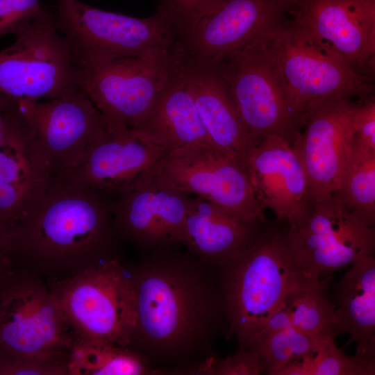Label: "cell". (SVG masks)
Wrapping results in <instances>:
<instances>
[{"instance_id":"6da1fadb","label":"cell","mask_w":375,"mask_h":375,"mask_svg":"<svg viewBox=\"0 0 375 375\" xmlns=\"http://www.w3.org/2000/svg\"><path fill=\"white\" fill-rule=\"evenodd\" d=\"M127 269L135 301L127 347L162 374L212 355L227 328L216 269L174 248L146 252Z\"/></svg>"},{"instance_id":"7a4b0ae2","label":"cell","mask_w":375,"mask_h":375,"mask_svg":"<svg viewBox=\"0 0 375 375\" xmlns=\"http://www.w3.org/2000/svg\"><path fill=\"white\" fill-rule=\"evenodd\" d=\"M111 206L107 195L49 181L2 235L8 267L51 283L120 256Z\"/></svg>"},{"instance_id":"3957f363","label":"cell","mask_w":375,"mask_h":375,"mask_svg":"<svg viewBox=\"0 0 375 375\" xmlns=\"http://www.w3.org/2000/svg\"><path fill=\"white\" fill-rule=\"evenodd\" d=\"M216 271L228 337L244 349L309 275L295 260L286 231L277 223L265 224L248 249Z\"/></svg>"},{"instance_id":"277c9868","label":"cell","mask_w":375,"mask_h":375,"mask_svg":"<svg viewBox=\"0 0 375 375\" xmlns=\"http://www.w3.org/2000/svg\"><path fill=\"white\" fill-rule=\"evenodd\" d=\"M59 32L77 65L121 58L167 61L178 53L180 36L161 14L147 18L102 10L78 0H56Z\"/></svg>"},{"instance_id":"5b68a950","label":"cell","mask_w":375,"mask_h":375,"mask_svg":"<svg viewBox=\"0 0 375 375\" xmlns=\"http://www.w3.org/2000/svg\"><path fill=\"white\" fill-rule=\"evenodd\" d=\"M76 339L44 281L17 268L3 269L0 276V353L67 364Z\"/></svg>"},{"instance_id":"8992f818","label":"cell","mask_w":375,"mask_h":375,"mask_svg":"<svg viewBox=\"0 0 375 375\" xmlns=\"http://www.w3.org/2000/svg\"><path fill=\"white\" fill-rule=\"evenodd\" d=\"M272 38L249 44L215 65L251 144L269 135L281 136L292 144L306 122L292 106Z\"/></svg>"},{"instance_id":"52a82bcc","label":"cell","mask_w":375,"mask_h":375,"mask_svg":"<svg viewBox=\"0 0 375 375\" xmlns=\"http://www.w3.org/2000/svg\"><path fill=\"white\" fill-rule=\"evenodd\" d=\"M47 284L76 338L128 347L135 301L127 265L120 256Z\"/></svg>"},{"instance_id":"ba28073f","label":"cell","mask_w":375,"mask_h":375,"mask_svg":"<svg viewBox=\"0 0 375 375\" xmlns=\"http://www.w3.org/2000/svg\"><path fill=\"white\" fill-rule=\"evenodd\" d=\"M0 50V92L38 101L79 88V69L56 14L46 8Z\"/></svg>"},{"instance_id":"9c48e42d","label":"cell","mask_w":375,"mask_h":375,"mask_svg":"<svg viewBox=\"0 0 375 375\" xmlns=\"http://www.w3.org/2000/svg\"><path fill=\"white\" fill-rule=\"evenodd\" d=\"M286 236L298 264L320 278L375 251V222L333 193L309 197L301 217L288 225Z\"/></svg>"},{"instance_id":"30bf717a","label":"cell","mask_w":375,"mask_h":375,"mask_svg":"<svg viewBox=\"0 0 375 375\" xmlns=\"http://www.w3.org/2000/svg\"><path fill=\"white\" fill-rule=\"evenodd\" d=\"M18 100L36 163L47 182L63 176L108 128L80 88L45 102Z\"/></svg>"},{"instance_id":"8fae6325","label":"cell","mask_w":375,"mask_h":375,"mask_svg":"<svg viewBox=\"0 0 375 375\" xmlns=\"http://www.w3.org/2000/svg\"><path fill=\"white\" fill-rule=\"evenodd\" d=\"M272 43L292 106L300 117L306 119L313 106L327 100L353 97L363 99L374 95L372 79L307 37L290 20Z\"/></svg>"},{"instance_id":"7c38bea8","label":"cell","mask_w":375,"mask_h":375,"mask_svg":"<svg viewBox=\"0 0 375 375\" xmlns=\"http://www.w3.org/2000/svg\"><path fill=\"white\" fill-rule=\"evenodd\" d=\"M156 175L175 189L194 194L241 219L266 223L244 160L212 144L197 143L170 151L157 165Z\"/></svg>"},{"instance_id":"4fadbf2b","label":"cell","mask_w":375,"mask_h":375,"mask_svg":"<svg viewBox=\"0 0 375 375\" xmlns=\"http://www.w3.org/2000/svg\"><path fill=\"white\" fill-rule=\"evenodd\" d=\"M178 57L167 61L137 58L78 65L79 88L110 128L134 129L145 117Z\"/></svg>"},{"instance_id":"5bb4252c","label":"cell","mask_w":375,"mask_h":375,"mask_svg":"<svg viewBox=\"0 0 375 375\" xmlns=\"http://www.w3.org/2000/svg\"><path fill=\"white\" fill-rule=\"evenodd\" d=\"M169 152L134 129L108 128L59 179L119 197L148 183Z\"/></svg>"},{"instance_id":"9a60e30c","label":"cell","mask_w":375,"mask_h":375,"mask_svg":"<svg viewBox=\"0 0 375 375\" xmlns=\"http://www.w3.org/2000/svg\"><path fill=\"white\" fill-rule=\"evenodd\" d=\"M290 12L279 0H226L179 40L183 58L216 65L249 44L274 37Z\"/></svg>"},{"instance_id":"2e32d148","label":"cell","mask_w":375,"mask_h":375,"mask_svg":"<svg viewBox=\"0 0 375 375\" xmlns=\"http://www.w3.org/2000/svg\"><path fill=\"white\" fill-rule=\"evenodd\" d=\"M351 98L327 100L308 112L304 131L292 144L306 174L309 197L332 194L341 185L354 143Z\"/></svg>"},{"instance_id":"e0dca14e","label":"cell","mask_w":375,"mask_h":375,"mask_svg":"<svg viewBox=\"0 0 375 375\" xmlns=\"http://www.w3.org/2000/svg\"><path fill=\"white\" fill-rule=\"evenodd\" d=\"M290 12L294 27L372 79L375 0H302Z\"/></svg>"},{"instance_id":"ac0fdd59","label":"cell","mask_w":375,"mask_h":375,"mask_svg":"<svg viewBox=\"0 0 375 375\" xmlns=\"http://www.w3.org/2000/svg\"><path fill=\"white\" fill-rule=\"evenodd\" d=\"M189 199L155 174L144 186L112 202L116 234L145 253L183 244Z\"/></svg>"},{"instance_id":"d6986e66","label":"cell","mask_w":375,"mask_h":375,"mask_svg":"<svg viewBox=\"0 0 375 375\" xmlns=\"http://www.w3.org/2000/svg\"><path fill=\"white\" fill-rule=\"evenodd\" d=\"M260 208L288 225L302 215L309 199L306 174L291 143L275 135L252 144L243 158Z\"/></svg>"},{"instance_id":"ffe728a7","label":"cell","mask_w":375,"mask_h":375,"mask_svg":"<svg viewBox=\"0 0 375 375\" xmlns=\"http://www.w3.org/2000/svg\"><path fill=\"white\" fill-rule=\"evenodd\" d=\"M265 224L244 221L199 197H190L183 244L217 269L248 249Z\"/></svg>"},{"instance_id":"44dd1931","label":"cell","mask_w":375,"mask_h":375,"mask_svg":"<svg viewBox=\"0 0 375 375\" xmlns=\"http://www.w3.org/2000/svg\"><path fill=\"white\" fill-rule=\"evenodd\" d=\"M180 67L213 144L243 160L251 139L216 65L181 56Z\"/></svg>"},{"instance_id":"7402d4cb","label":"cell","mask_w":375,"mask_h":375,"mask_svg":"<svg viewBox=\"0 0 375 375\" xmlns=\"http://www.w3.org/2000/svg\"><path fill=\"white\" fill-rule=\"evenodd\" d=\"M46 183L36 163L19 103L0 141L1 235L15 224L30 198Z\"/></svg>"},{"instance_id":"603a6c76","label":"cell","mask_w":375,"mask_h":375,"mask_svg":"<svg viewBox=\"0 0 375 375\" xmlns=\"http://www.w3.org/2000/svg\"><path fill=\"white\" fill-rule=\"evenodd\" d=\"M134 130L170 151L197 143L213 144L186 87L180 60Z\"/></svg>"},{"instance_id":"cb8c5ba5","label":"cell","mask_w":375,"mask_h":375,"mask_svg":"<svg viewBox=\"0 0 375 375\" xmlns=\"http://www.w3.org/2000/svg\"><path fill=\"white\" fill-rule=\"evenodd\" d=\"M340 281L333 322L337 335L347 333L356 353L375 356V258L364 256L350 265Z\"/></svg>"},{"instance_id":"d4e9b609","label":"cell","mask_w":375,"mask_h":375,"mask_svg":"<svg viewBox=\"0 0 375 375\" xmlns=\"http://www.w3.org/2000/svg\"><path fill=\"white\" fill-rule=\"evenodd\" d=\"M68 375H151L159 369L128 347L76 338L67 361Z\"/></svg>"},{"instance_id":"484cf974","label":"cell","mask_w":375,"mask_h":375,"mask_svg":"<svg viewBox=\"0 0 375 375\" xmlns=\"http://www.w3.org/2000/svg\"><path fill=\"white\" fill-rule=\"evenodd\" d=\"M331 280L332 275L320 278L309 274L285 300L293 326L319 340L338 336L333 322L335 305L328 297Z\"/></svg>"},{"instance_id":"4316f807","label":"cell","mask_w":375,"mask_h":375,"mask_svg":"<svg viewBox=\"0 0 375 375\" xmlns=\"http://www.w3.org/2000/svg\"><path fill=\"white\" fill-rule=\"evenodd\" d=\"M375 356L346 354L335 339L320 341L314 350L278 371L276 375H374Z\"/></svg>"},{"instance_id":"83f0119b","label":"cell","mask_w":375,"mask_h":375,"mask_svg":"<svg viewBox=\"0 0 375 375\" xmlns=\"http://www.w3.org/2000/svg\"><path fill=\"white\" fill-rule=\"evenodd\" d=\"M333 194L349 208L375 222V150L355 140L341 185Z\"/></svg>"},{"instance_id":"f1b7e54d","label":"cell","mask_w":375,"mask_h":375,"mask_svg":"<svg viewBox=\"0 0 375 375\" xmlns=\"http://www.w3.org/2000/svg\"><path fill=\"white\" fill-rule=\"evenodd\" d=\"M322 340L292 326L258 337L249 349L259 355L266 369L265 374L276 375L290 362L312 351Z\"/></svg>"},{"instance_id":"f546056e","label":"cell","mask_w":375,"mask_h":375,"mask_svg":"<svg viewBox=\"0 0 375 375\" xmlns=\"http://www.w3.org/2000/svg\"><path fill=\"white\" fill-rule=\"evenodd\" d=\"M266 369L258 353L252 349H241L233 355L219 358L214 353L204 360L173 368L171 374L185 375H259Z\"/></svg>"},{"instance_id":"4dcf8cb0","label":"cell","mask_w":375,"mask_h":375,"mask_svg":"<svg viewBox=\"0 0 375 375\" xmlns=\"http://www.w3.org/2000/svg\"><path fill=\"white\" fill-rule=\"evenodd\" d=\"M226 0H162L158 12L174 27L181 38L201 19Z\"/></svg>"},{"instance_id":"1f68e13d","label":"cell","mask_w":375,"mask_h":375,"mask_svg":"<svg viewBox=\"0 0 375 375\" xmlns=\"http://www.w3.org/2000/svg\"><path fill=\"white\" fill-rule=\"evenodd\" d=\"M42 8L39 0H0V36L15 35Z\"/></svg>"},{"instance_id":"d6a6232c","label":"cell","mask_w":375,"mask_h":375,"mask_svg":"<svg viewBox=\"0 0 375 375\" xmlns=\"http://www.w3.org/2000/svg\"><path fill=\"white\" fill-rule=\"evenodd\" d=\"M0 375H68L67 364L0 353Z\"/></svg>"},{"instance_id":"836d02e7","label":"cell","mask_w":375,"mask_h":375,"mask_svg":"<svg viewBox=\"0 0 375 375\" xmlns=\"http://www.w3.org/2000/svg\"><path fill=\"white\" fill-rule=\"evenodd\" d=\"M355 140L375 150V98L359 99L353 114Z\"/></svg>"},{"instance_id":"e575fe53","label":"cell","mask_w":375,"mask_h":375,"mask_svg":"<svg viewBox=\"0 0 375 375\" xmlns=\"http://www.w3.org/2000/svg\"><path fill=\"white\" fill-rule=\"evenodd\" d=\"M292 326H293V324L290 312L286 306H284L267 319L255 340L262 335L281 331Z\"/></svg>"},{"instance_id":"d590c367","label":"cell","mask_w":375,"mask_h":375,"mask_svg":"<svg viewBox=\"0 0 375 375\" xmlns=\"http://www.w3.org/2000/svg\"><path fill=\"white\" fill-rule=\"evenodd\" d=\"M18 108L17 99L0 92V141Z\"/></svg>"},{"instance_id":"8d00e7d4","label":"cell","mask_w":375,"mask_h":375,"mask_svg":"<svg viewBox=\"0 0 375 375\" xmlns=\"http://www.w3.org/2000/svg\"><path fill=\"white\" fill-rule=\"evenodd\" d=\"M8 267V262L6 257L5 247L3 237L0 234V268Z\"/></svg>"},{"instance_id":"74e56055","label":"cell","mask_w":375,"mask_h":375,"mask_svg":"<svg viewBox=\"0 0 375 375\" xmlns=\"http://www.w3.org/2000/svg\"><path fill=\"white\" fill-rule=\"evenodd\" d=\"M290 9V12L292 11L302 0H279Z\"/></svg>"},{"instance_id":"f35d334b","label":"cell","mask_w":375,"mask_h":375,"mask_svg":"<svg viewBox=\"0 0 375 375\" xmlns=\"http://www.w3.org/2000/svg\"><path fill=\"white\" fill-rule=\"evenodd\" d=\"M4 268H5V267H4ZM4 268H0V276H1V272H2L3 269Z\"/></svg>"}]
</instances>
